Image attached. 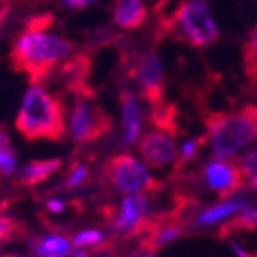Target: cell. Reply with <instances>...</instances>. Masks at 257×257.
I'll return each instance as SVG.
<instances>
[{
	"label": "cell",
	"instance_id": "6da1fadb",
	"mask_svg": "<svg viewBox=\"0 0 257 257\" xmlns=\"http://www.w3.org/2000/svg\"><path fill=\"white\" fill-rule=\"evenodd\" d=\"M72 51V40L52 35L47 29L26 27L15 40L9 52V61L15 72L24 74L31 85H43L52 70L67 60Z\"/></svg>",
	"mask_w": 257,
	"mask_h": 257
},
{
	"label": "cell",
	"instance_id": "7a4b0ae2",
	"mask_svg": "<svg viewBox=\"0 0 257 257\" xmlns=\"http://www.w3.org/2000/svg\"><path fill=\"white\" fill-rule=\"evenodd\" d=\"M15 128L29 142H60L67 135L65 104L43 85H31L22 99Z\"/></svg>",
	"mask_w": 257,
	"mask_h": 257
},
{
	"label": "cell",
	"instance_id": "3957f363",
	"mask_svg": "<svg viewBox=\"0 0 257 257\" xmlns=\"http://www.w3.org/2000/svg\"><path fill=\"white\" fill-rule=\"evenodd\" d=\"M212 153L218 160L234 157L241 148L257 141V106L248 104L237 111L212 113L207 119Z\"/></svg>",
	"mask_w": 257,
	"mask_h": 257
},
{
	"label": "cell",
	"instance_id": "277c9868",
	"mask_svg": "<svg viewBox=\"0 0 257 257\" xmlns=\"http://www.w3.org/2000/svg\"><path fill=\"white\" fill-rule=\"evenodd\" d=\"M167 29L193 47H207L218 40V26L207 0H184L176 6Z\"/></svg>",
	"mask_w": 257,
	"mask_h": 257
},
{
	"label": "cell",
	"instance_id": "5b68a950",
	"mask_svg": "<svg viewBox=\"0 0 257 257\" xmlns=\"http://www.w3.org/2000/svg\"><path fill=\"white\" fill-rule=\"evenodd\" d=\"M113 126V117L88 95H77L70 113V137L77 144L103 139Z\"/></svg>",
	"mask_w": 257,
	"mask_h": 257
},
{
	"label": "cell",
	"instance_id": "8992f818",
	"mask_svg": "<svg viewBox=\"0 0 257 257\" xmlns=\"http://www.w3.org/2000/svg\"><path fill=\"white\" fill-rule=\"evenodd\" d=\"M108 180L122 196L128 194H146L157 187V178L144 164L139 162L130 153L113 155L106 162Z\"/></svg>",
	"mask_w": 257,
	"mask_h": 257
},
{
	"label": "cell",
	"instance_id": "52a82bcc",
	"mask_svg": "<svg viewBox=\"0 0 257 257\" xmlns=\"http://www.w3.org/2000/svg\"><path fill=\"white\" fill-rule=\"evenodd\" d=\"M130 76L137 81L142 99L151 106H160L166 94L164 67L157 51H148L141 54L130 67Z\"/></svg>",
	"mask_w": 257,
	"mask_h": 257
},
{
	"label": "cell",
	"instance_id": "ba28073f",
	"mask_svg": "<svg viewBox=\"0 0 257 257\" xmlns=\"http://www.w3.org/2000/svg\"><path fill=\"white\" fill-rule=\"evenodd\" d=\"M139 155L142 162L151 169H164L176 159V144L171 132L151 130L139 139Z\"/></svg>",
	"mask_w": 257,
	"mask_h": 257
},
{
	"label": "cell",
	"instance_id": "9c48e42d",
	"mask_svg": "<svg viewBox=\"0 0 257 257\" xmlns=\"http://www.w3.org/2000/svg\"><path fill=\"white\" fill-rule=\"evenodd\" d=\"M148 214H150V200L146 194L122 196L115 216H113V228L122 234L135 232L146 221Z\"/></svg>",
	"mask_w": 257,
	"mask_h": 257
},
{
	"label": "cell",
	"instance_id": "30bf717a",
	"mask_svg": "<svg viewBox=\"0 0 257 257\" xmlns=\"http://www.w3.org/2000/svg\"><path fill=\"white\" fill-rule=\"evenodd\" d=\"M244 175L239 169V166L225 160H214L205 166L203 169V180H205L207 187L216 191L221 196L232 194L243 182Z\"/></svg>",
	"mask_w": 257,
	"mask_h": 257
},
{
	"label": "cell",
	"instance_id": "8fae6325",
	"mask_svg": "<svg viewBox=\"0 0 257 257\" xmlns=\"http://www.w3.org/2000/svg\"><path fill=\"white\" fill-rule=\"evenodd\" d=\"M120 122H122V141L126 146L139 142L142 132V110L139 99L132 88H122L119 94Z\"/></svg>",
	"mask_w": 257,
	"mask_h": 257
},
{
	"label": "cell",
	"instance_id": "7c38bea8",
	"mask_svg": "<svg viewBox=\"0 0 257 257\" xmlns=\"http://www.w3.org/2000/svg\"><path fill=\"white\" fill-rule=\"evenodd\" d=\"M248 202L246 200H239V198H230L225 202L214 203V205L207 207L202 212H198L196 223L198 227H212V225H219V223L227 221V219L237 218L244 209H248Z\"/></svg>",
	"mask_w": 257,
	"mask_h": 257
},
{
	"label": "cell",
	"instance_id": "4fadbf2b",
	"mask_svg": "<svg viewBox=\"0 0 257 257\" xmlns=\"http://www.w3.org/2000/svg\"><path fill=\"white\" fill-rule=\"evenodd\" d=\"M111 13H113V24L117 27L135 31L146 22L148 8L144 0H115Z\"/></svg>",
	"mask_w": 257,
	"mask_h": 257
},
{
	"label": "cell",
	"instance_id": "5bb4252c",
	"mask_svg": "<svg viewBox=\"0 0 257 257\" xmlns=\"http://www.w3.org/2000/svg\"><path fill=\"white\" fill-rule=\"evenodd\" d=\"M60 159H43V160H31L26 166L22 167L20 173H18V182L22 185H27V187H33V185H38L42 182L49 180L52 175H54L58 169L61 167Z\"/></svg>",
	"mask_w": 257,
	"mask_h": 257
},
{
	"label": "cell",
	"instance_id": "9a60e30c",
	"mask_svg": "<svg viewBox=\"0 0 257 257\" xmlns=\"http://www.w3.org/2000/svg\"><path fill=\"white\" fill-rule=\"evenodd\" d=\"M31 246H33V253L36 257H61L74 248L72 239L63 234H58V232L43 234Z\"/></svg>",
	"mask_w": 257,
	"mask_h": 257
},
{
	"label": "cell",
	"instance_id": "2e32d148",
	"mask_svg": "<svg viewBox=\"0 0 257 257\" xmlns=\"http://www.w3.org/2000/svg\"><path fill=\"white\" fill-rule=\"evenodd\" d=\"M17 173V151L9 142L4 126H0V176H13Z\"/></svg>",
	"mask_w": 257,
	"mask_h": 257
},
{
	"label": "cell",
	"instance_id": "e0dca14e",
	"mask_svg": "<svg viewBox=\"0 0 257 257\" xmlns=\"http://www.w3.org/2000/svg\"><path fill=\"white\" fill-rule=\"evenodd\" d=\"M74 248H94L97 244H101L104 241V234L99 228H83V230L76 232L72 237Z\"/></svg>",
	"mask_w": 257,
	"mask_h": 257
},
{
	"label": "cell",
	"instance_id": "ac0fdd59",
	"mask_svg": "<svg viewBox=\"0 0 257 257\" xmlns=\"http://www.w3.org/2000/svg\"><path fill=\"white\" fill-rule=\"evenodd\" d=\"M243 54H244V69H246V74L252 79H257V24L252 33H250L248 42L244 43Z\"/></svg>",
	"mask_w": 257,
	"mask_h": 257
},
{
	"label": "cell",
	"instance_id": "d6986e66",
	"mask_svg": "<svg viewBox=\"0 0 257 257\" xmlns=\"http://www.w3.org/2000/svg\"><path fill=\"white\" fill-rule=\"evenodd\" d=\"M90 178V169L88 166L83 162H74L70 166L69 173H67V178H65L63 185L65 189H76V187H81L88 182Z\"/></svg>",
	"mask_w": 257,
	"mask_h": 257
},
{
	"label": "cell",
	"instance_id": "ffe728a7",
	"mask_svg": "<svg viewBox=\"0 0 257 257\" xmlns=\"http://www.w3.org/2000/svg\"><path fill=\"white\" fill-rule=\"evenodd\" d=\"M180 228L178 227H164L160 228L159 232H157V236H155V243H159V244H167V243H171V241L178 239L180 237Z\"/></svg>",
	"mask_w": 257,
	"mask_h": 257
},
{
	"label": "cell",
	"instance_id": "44dd1931",
	"mask_svg": "<svg viewBox=\"0 0 257 257\" xmlns=\"http://www.w3.org/2000/svg\"><path fill=\"white\" fill-rule=\"evenodd\" d=\"M239 169L243 171V175L246 176V178L255 175L257 173V151H252V153L244 155L239 162Z\"/></svg>",
	"mask_w": 257,
	"mask_h": 257
},
{
	"label": "cell",
	"instance_id": "7402d4cb",
	"mask_svg": "<svg viewBox=\"0 0 257 257\" xmlns=\"http://www.w3.org/2000/svg\"><path fill=\"white\" fill-rule=\"evenodd\" d=\"M203 144V139H193V141H187L184 144V148H182V159H193V157H196L198 150H200V146Z\"/></svg>",
	"mask_w": 257,
	"mask_h": 257
},
{
	"label": "cell",
	"instance_id": "603a6c76",
	"mask_svg": "<svg viewBox=\"0 0 257 257\" xmlns=\"http://www.w3.org/2000/svg\"><path fill=\"white\" fill-rule=\"evenodd\" d=\"M45 209L51 212V214H61L65 209H67V202H65L63 198H49L47 202H45Z\"/></svg>",
	"mask_w": 257,
	"mask_h": 257
},
{
	"label": "cell",
	"instance_id": "cb8c5ba5",
	"mask_svg": "<svg viewBox=\"0 0 257 257\" xmlns=\"http://www.w3.org/2000/svg\"><path fill=\"white\" fill-rule=\"evenodd\" d=\"M15 230V221L8 216H0V241L8 239Z\"/></svg>",
	"mask_w": 257,
	"mask_h": 257
},
{
	"label": "cell",
	"instance_id": "d4e9b609",
	"mask_svg": "<svg viewBox=\"0 0 257 257\" xmlns=\"http://www.w3.org/2000/svg\"><path fill=\"white\" fill-rule=\"evenodd\" d=\"M60 2L70 9H85V8H88V6L94 4L95 0H60Z\"/></svg>",
	"mask_w": 257,
	"mask_h": 257
},
{
	"label": "cell",
	"instance_id": "484cf974",
	"mask_svg": "<svg viewBox=\"0 0 257 257\" xmlns=\"http://www.w3.org/2000/svg\"><path fill=\"white\" fill-rule=\"evenodd\" d=\"M230 248H232V252L236 253L237 257H252V255L248 253V250H244L239 243H236V241H234V243L230 244Z\"/></svg>",
	"mask_w": 257,
	"mask_h": 257
},
{
	"label": "cell",
	"instance_id": "4316f807",
	"mask_svg": "<svg viewBox=\"0 0 257 257\" xmlns=\"http://www.w3.org/2000/svg\"><path fill=\"white\" fill-rule=\"evenodd\" d=\"M248 180H250V185H252V187H257V173H255V175L250 176Z\"/></svg>",
	"mask_w": 257,
	"mask_h": 257
},
{
	"label": "cell",
	"instance_id": "83f0119b",
	"mask_svg": "<svg viewBox=\"0 0 257 257\" xmlns=\"http://www.w3.org/2000/svg\"><path fill=\"white\" fill-rule=\"evenodd\" d=\"M13 257H36L35 253H20V255H13Z\"/></svg>",
	"mask_w": 257,
	"mask_h": 257
},
{
	"label": "cell",
	"instance_id": "f1b7e54d",
	"mask_svg": "<svg viewBox=\"0 0 257 257\" xmlns=\"http://www.w3.org/2000/svg\"><path fill=\"white\" fill-rule=\"evenodd\" d=\"M255 212H257V209H255Z\"/></svg>",
	"mask_w": 257,
	"mask_h": 257
}]
</instances>
